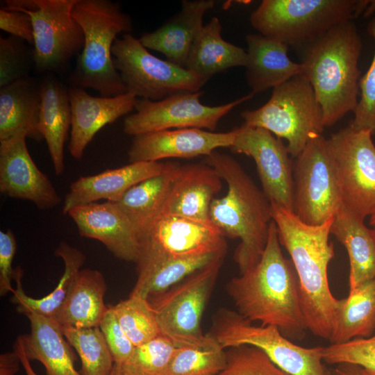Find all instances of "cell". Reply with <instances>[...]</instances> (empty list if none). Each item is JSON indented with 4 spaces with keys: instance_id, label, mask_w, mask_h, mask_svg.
<instances>
[{
    "instance_id": "obj_1",
    "label": "cell",
    "mask_w": 375,
    "mask_h": 375,
    "mask_svg": "<svg viewBox=\"0 0 375 375\" xmlns=\"http://www.w3.org/2000/svg\"><path fill=\"white\" fill-rule=\"evenodd\" d=\"M238 312L262 326L276 327L290 340H302L308 330L300 302L299 281L292 261L282 253L272 221L258 262L226 285Z\"/></svg>"
},
{
    "instance_id": "obj_2",
    "label": "cell",
    "mask_w": 375,
    "mask_h": 375,
    "mask_svg": "<svg viewBox=\"0 0 375 375\" xmlns=\"http://www.w3.org/2000/svg\"><path fill=\"white\" fill-rule=\"evenodd\" d=\"M270 203L280 244L290 254L299 278L308 330L329 341L338 302L328 278V266L335 255L333 244L329 242L333 217L320 225H310L292 211Z\"/></svg>"
},
{
    "instance_id": "obj_3",
    "label": "cell",
    "mask_w": 375,
    "mask_h": 375,
    "mask_svg": "<svg viewBox=\"0 0 375 375\" xmlns=\"http://www.w3.org/2000/svg\"><path fill=\"white\" fill-rule=\"evenodd\" d=\"M206 161L228 186L224 197L212 201L210 219L225 237L240 239L233 259L242 274L255 266L264 252L273 220L271 203L233 157L215 151Z\"/></svg>"
},
{
    "instance_id": "obj_4",
    "label": "cell",
    "mask_w": 375,
    "mask_h": 375,
    "mask_svg": "<svg viewBox=\"0 0 375 375\" xmlns=\"http://www.w3.org/2000/svg\"><path fill=\"white\" fill-rule=\"evenodd\" d=\"M362 47L353 20L333 27L305 44L302 74L312 87L324 127L333 126L356 108Z\"/></svg>"
},
{
    "instance_id": "obj_5",
    "label": "cell",
    "mask_w": 375,
    "mask_h": 375,
    "mask_svg": "<svg viewBox=\"0 0 375 375\" xmlns=\"http://www.w3.org/2000/svg\"><path fill=\"white\" fill-rule=\"evenodd\" d=\"M72 16L84 33L83 49L69 76L72 87L93 89L104 97L126 93L113 62L112 48L119 34L132 31L131 17L110 0H78Z\"/></svg>"
},
{
    "instance_id": "obj_6",
    "label": "cell",
    "mask_w": 375,
    "mask_h": 375,
    "mask_svg": "<svg viewBox=\"0 0 375 375\" xmlns=\"http://www.w3.org/2000/svg\"><path fill=\"white\" fill-rule=\"evenodd\" d=\"M372 1L263 0L251 13L260 34L288 46L305 45L333 27L367 14Z\"/></svg>"
},
{
    "instance_id": "obj_7",
    "label": "cell",
    "mask_w": 375,
    "mask_h": 375,
    "mask_svg": "<svg viewBox=\"0 0 375 375\" xmlns=\"http://www.w3.org/2000/svg\"><path fill=\"white\" fill-rule=\"evenodd\" d=\"M241 116L244 125L262 128L285 139L288 151L294 158L311 140L321 135L324 128L322 108L302 74L274 88L263 106L244 110Z\"/></svg>"
},
{
    "instance_id": "obj_8",
    "label": "cell",
    "mask_w": 375,
    "mask_h": 375,
    "mask_svg": "<svg viewBox=\"0 0 375 375\" xmlns=\"http://www.w3.org/2000/svg\"><path fill=\"white\" fill-rule=\"evenodd\" d=\"M78 0H6L4 8L28 14L34 36L35 69L51 74L65 69L84 45L82 27L72 16Z\"/></svg>"
},
{
    "instance_id": "obj_9",
    "label": "cell",
    "mask_w": 375,
    "mask_h": 375,
    "mask_svg": "<svg viewBox=\"0 0 375 375\" xmlns=\"http://www.w3.org/2000/svg\"><path fill=\"white\" fill-rule=\"evenodd\" d=\"M112 56L127 92L137 98L159 101L200 91L206 83L187 69L153 56L131 33L115 40Z\"/></svg>"
},
{
    "instance_id": "obj_10",
    "label": "cell",
    "mask_w": 375,
    "mask_h": 375,
    "mask_svg": "<svg viewBox=\"0 0 375 375\" xmlns=\"http://www.w3.org/2000/svg\"><path fill=\"white\" fill-rule=\"evenodd\" d=\"M224 349L249 345L262 350L281 370L290 375H325L323 347H303L282 335L274 326H257L238 312L220 310L211 332Z\"/></svg>"
},
{
    "instance_id": "obj_11",
    "label": "cell",
    "mask_w": 375,
    "mask_h": 375,
    "mask_svg": "<svg viewBox=\"0 0 375 375\" xmlns=\"http://www.w3.org/2000/svg\"><path fill=\"white\" fill-rule=\"evenodd\" d=\"M224 257L192 273L168 290L148 298L161 335L177 347L201 343V320Z\"/></svg>"
},
{
    "instance_id": "obj_12",
    "label": "cell",
    "mask_w": 375,
    "mask_h": 375,
    "mask_svg": "<svg viewBox=\"0 0 375 375\" xmlns=\"http://www.w3.org/2000/svg\"><path fill=\"white\" fill-rule=\"evenodd\" d=\"M295 158L293 212L308 224L320 225L342 205L328 139L311 140Z\"/></svg>"
},
{
    "instance_id": "obj_13",
    "label": "cell",
    "mask_w": 375,
    "mask_h": 375,
    "mask_svg": "<svg viewBox=\"0 0 375 375\" xmlns=\"http://www.w3.org/2000/svg\"><path fill=\"white\" fill-rule=\"evenodd\" d=\"M350 125L328 138L342 205L361 218L375 213V145Z\"/></svg>"
},
{
    "instance_id": "obj_14",
    "label": "cell",
    "mask_w": 375,
    "mask_h": 375,
    "mask_svg": "<svg viewBox=\"0 0 375 375\" xmlns=\"http://www.w3.org/2000/svg\"><path fill=\"white\" fill-rule=\"evenodd\" d=\"M135 264L165 259H182L226 253V242L210 221L201 222L159 214L139 237Z\"/></svg>"
},
{
    "instance_id": "obj_15",
    "label": "cell",
    "mask_w": 375,
    "mask_h": 375,
    "mask_svg": "<svg viewBox=\"0 0 375 375\" xmlns=\"http://www.w3.org/2000/svg\"><path fill=\"white\" fill-rule=\"evenodd\" d=\"M202 94L200 90L174 94L159 101L138 98L135 112L124 118L123 131L133 136L173 128L214 131L224 116L255 95L251 92L225 104L208 106L201 102Z\"/></svg>"
},
{
    "instance_id": "obj_16",
    "label": "cell",
    "mask_w": 375,
    "mask_h": 375,
    "mask_svg": "<svg viewBox=\"0 0 375 375\" xmlns=\"http://www.w3.org/2000/svg\"><path fill=\"white\" fill-rule=\"evenodd\" d=\"M251 157L256 165L262 190L270 202L293 212L294 164L280 138L260 127L242 124L230 147Z\"/></svg>"
},
{
    "instance_id": "obj_17",
    "label": "cell",
    "mask_w": 375,
    "mask_h": 375,
    "mask_svg": "<svg viewBox=\"0 0 375 375\" xmlns=\"http://www.w3.org/2000/svg\"><path fill=\"white\" fill-rule=\"evenodd\" d=\"M26 138L22 135L0 141V192L30 201L40 210L53 208L62 199L33 160Z\"/></svg>"
},
{
    "instance_id": "obj_18",
    "label": "cell",
    "mask_w": 375,
    "mask_h": 375,
    "mask_svg": "<svg viewBox=\"0 0 375 375\" xmlns=\"http://www.w3.org/2000/svg\"><path fill=\"white\" fill-rule=\"evenodd\" d=\"M237 128L216 133L200 128H178L133 136L128 151L129 162H156L165 158L208 156L221 147L230 148Z\"/></svg>"
},
{
    "instance_id": "obj_19",
    "label": "cell",
    "mask_w": 375,
    "mask_h": 375,
    "mask_svg": "<svg viewBox=\"0 0 375 375\" xmlns=\"http://www.w3.org/2000/svg\"><path fill=\"white\" fill-rule=\"evenodd\" d=\"M81 237L101 242L117 258L136 262L140 253L138 235L116 203H91L72 208L67 214Z\"/></svg>"
},
{
    "instance_id": "obj_20",
    "label": "cell",
    "mask_w": 375,
    "mask_h": 375,
    "mask_svg": "<svg viewBox=\"0 0 375 375\" xmlns=\"http://www.w3.org/2000/svg\"><path fill=\"white\" fill-rule=\"evenodd\" d=\"M68 94L72 123L68 150L81 160L85 149L103 127L135 109L138 98L130 92L112 97H93L83 89L70 87Z\"/></svg>"
},
{
    "instance_id": "obj_21",
    "label": "cell",
    "mask_w": 375,
    "mask_h": 375,
    "mask_svg": "<svg viewBox=\"0 0 375 375\" xmlns=\"http://www.w3.org/2000/svg\"><path fill=\"white\" fill-rule=\"evenodd\" d=\"M172 162H135L106 169L99 174L80 176L71 183L64 199L62 213L73 208L101 199L117 203L135 184L167 171Z\"/></svg>"
},
{
    "instance_id": "obj_22",
    "label": "cell",
    "mask_w": 375,
    "mask_h": 375,
    "mask_svg": "<svg viewBox=\"0 0 375 375\" xmlns=\"http://www.w3.org/2000/svg\"><path fill=\"white\" fill-rule=\"evenodd\" d=\"M222 181L208 164L181 165L160 214L210 222V204Z\"/></svg>"
},
{
    "instance_id": "obj_23",
    "label": "cell",
    "mask_w": 375,
    "mask_h": 375,
    "mask_svg": "<svg viewBox=\"0 0 375 375\" xmlns=\"http://www.w3.org/2000/svg\"><path fill=\"white\" fill-rule=\"evenodd\" d=\"M215 4L213 0H183L181 10L159 28L139 38L149 49L163 54L167 60L185 67L192 46L202 29L203 19Z\"/></svg>"
},
{
    "instance_id": "obj_24",
    "label": "cell",
    "mask_w": 375,
    "mask_h": 375,
    "mask_svg": "<svg viewBox=\"0 0 375 375\" xmlns=\"http://www.w3.org/2000/svg\"><path fill=\"white\" fill-rule=\"evenodd\" d=\"M246 42V80L253 94L274 89L302 74L301 63L290 59L288 45L260 33L248 34Z\"/></svg>"
},
{
    "instance_id": "obj_25",
    "label": "cell",
    "mask_w": 375,
    "mask_h": 375,
    "mask_svg": "<svg viewBox=\"0 0 375 375\" xmlns=\"http://www.w3.org/2000/svg\"><path fill=\"white\" fill-rule=\"evenodd\" d=\"M41 81L27 76L0 89V141L18 136L40 141Z\"/></svg>"
},
{
    "instance_id": "obj_26",
    "label": "cell",
    "mask_w": 375,
    "mask_h": 375,
    "mask_svg": "<svg viewBox=\"0 0 375 375\" xmlns=\"http://www.w3.org/2000/svg\"><path fill=\"white\" fill-rule=\"evenodd\" d=\"M25 315L31 331L19 337L27 358L41 362L47 375H81L75 369L72 346L64 338L61 326L52 317L34 312Z\"/></svg>"
},
{
    "instance_id": "obj_27",
    "label": "cell",
    "mask_w": 375,
    "mask_h": 375,
    "mask_svg": "<svg viewBox=\"0 0 375 375\" xmlns=\"http://www.w3.org/2000/svg\"><path fill=\"white\" fill-rule=\"evenodd\" d=\"M106 290L101 272L88 268L80 269L53 319L61 326H99L109 308L104 303Z\"/></svg>"
},
{
    "instance_id": "obj_28",
    "label": "cell",
    "mask_w": 375,
    "mask_h": 375,
    "mask_svg": "<svg viewBox=\"0 0 375 375\" xmlns=\"http://www.w3.org/2000/svg\"><path fill=\"white\" fill-rule=\"evenodd\" d=\"M331 235L345 247L349 260V290L375 278V230L343 205L335 216Z\"/></svg>"
},
{
    "instance_id": "obj_29",
    "label": "cell",
    "mask_w": 375,
    "mask_h": 375,
    "mask_svg": "<svg viewBox=\"0 0 375 375\" xmlns=\"http://www.w3.org/2000/svg\"><path fill=\"white\" fill-rule=\"evenodd\" d=\"M42 103L38 131L46 141L56 175L65 170L64 145L71 127V106L67 88L48 74L41 81Z\"/></svg>"
},
{
    "instance_id": "obj_30",
    "label": "cell",
    "mask_w": 375,
    "mask_h": 375,
    "mask_svg": "<svg viewBox=\"0 0 375 375\" xmlns=\"http://www.w3.org/2000/svg\"><path fill=\"white\" fill-rule=\"evenodd\" d=\"M222 31L220 20L212 17L203 25L187 59L185 68L206 83L217 73L247 65V51L224 40Z\"/></svg>"
},
{
    "instance_id": "obj_31",
    "label": "cell",
    "mask_w": 375,
    "mask_h": 375,
    "mask_svg": "<svg viewBox=\"0 0 375 375\" xmlns=\"http://www.w3.org/2000/svg\"><path fill=\"white\" fill-rule=\"evenodd\" d=\"M375 331V278L338 299L331 344L368 338Z\"/></svg>"
},
{
    "instance_id": "obj_32",
    "label": "cell",
    "mask_w": 375,
    "mask_h": 375,
    "mask_svg": "<svg viewBox=\"0 0 375 375\" xmlns=\"http://www.w3.org/2000/svg\"><path fill=\"white\" fill-rule=\"evenodd\" d=\"M180 165L173 162L165 172L135 184L116 203L133 225L138 240L160 213Z\"/></svg>"
},
{
    "instance_id": "obj_33",
    "label": "cell",
    "mask_w": 375,
    "mask_h": 375,
    "mask_svg": "<svg viewBox=\"0 0 375 375\" xmlns=\"http://www.w3.org/2000/svg\"><path fill=\"white\" fill-rule=\"evenodd\" d=\"M55 254L63 260L64 272L54 290L42 298L34 299L24 292L22 285L23 271L20 267L14 269L13 279L16 281L17 287L12 292L11 301L17 305L18 312L24 314L34 312L53 318L60 307L86 256L81 250L65 242L59 244Z\"/></svg>"
},
{
    "instance_id": "obj_34",
    "label": "cell",
    "mask_w": 375,
    "mask_h": 375,
    "mask_svg": "<svg viewBox=\"0 0 375 375\" xmlns=\"http://www.w3.org/2000/svg\"><path fill=\"white\" fill-rule=\"evenodd\" d=\"M226 253L182 259H165L136 264L138 278L130 294L144 298L161 293L195 271Z\"/></svg>"
},
{
    "instance_id": "obj_35",
    "label": "cell",
    "mask_w": 375,
    "mask_h": 375,
    "mask_svg": "<svg viewBox=\"0 0 375 375\" xmlns=\"http://www.w3.org/2000/svg\"><path fill=\"white\" fill-rule=\"evenodd\" d=\"M224 349L209 333L199 344L176 347L165 375H218L227 362Z\"/></svg>"
},
{
    "instance_id": "obj_36",
    "label": "cell",
    "mask_w": 375,
    "mask_h": 375,
    "mask_svg": "<svg viewBox=\"0 0 375 375\" xmlns=\"http://www.w3.org/2000/svg\"><path fill=\"white\" fill-rule=\"evenodd\" d=\"M61 328L65 338L81 358V375H110L115 362L99 326Z\"/></svg>"
},
{
    "instance_id": "obj_37",
    "label": "cell",
    "mask_w": 375,
    "mask_h": 375,
    "mask_svg": "<svg viewBox=\"0 0 375 375\" xmlns=\"http://www.w3.org/2000/svg\"><path fill=\"white\" fill-rule=\"evenodd\" d=\"M112 308L123 330L135 345L144 344L160 335L155 312L148 299L129 294Z\"/></svg>"
},
{
    "instance_id": "obj_38",
    "label": "cell",
    "mask_w": 375,
    "mask_h": 375,
    "mask_svg": "<svg viewBox=\"0 0 375 375\" xmlns=\"http://www.w3.org/2000/svg\"><path fill=\"white\" fill-rule=\"evenodd\" d=\"M176 347L160 334L135 347L129 359L122 365L129 375H165Z\"/></svg>"
},
{
    "instance_id": "obj_39",
    "label": "cell",
    "mask_w": 375,
    "mask_h": 375,
    "mask_svg": "<svg viewBox=\"0 0 375 375\" xmlns=\"http://www.w3.org/2000/svg\"><path fill=\"white\" fill-rule=\"evenodd\" d=\"M34 65L33 50L21 38L0 37V88L29 76Z\"/></svg>"
},
{
    "instance_id": "obj_40",
    "label": "cell",
    "mask_w": 375,
    "mask_h": 375,
    "mask_svg": "<svg viewBox=\"0 0 375 375\" xmlns=\"http://www.w3.org/2000/svg\"><path fill=\"white\" fill-rule=\"evenodd\" d=\"M323 361L329 365L351 364L375 375V335L354 338L340 344L324 347Z\"/></svg>"
},
{
    "instance_id": "obj_41",
    "label": "cell",
    "mask_w": 375,
    "mask_h": 375,
    "mask_svg": "<svg viewBox=\"0 0 375 375\" xmlns=\"http://www.w3.org/2000/svg\"><path fill=\"white\" fill-rule=\"evenodd\" d=\"M227 362L218 375H290L278 367L260 349L249 345L229 348Z\"/></svg>"
},
{
    "instance_id": "obj_42",
    "label": "cell",
    "mask_w": 375,
    "mask_h": 375,
    "mask_svg": "<svg viewBox=\"0 0 375 375\" xmlns=\"http://www.w3.org/2000/svg\"><path fill=\"white\" fill-rule=\"evenodd\" d=\"M367 32L375 44V17L368 24ZM359 92L360 97L349 125L356 130H367L375 135V47L372 62L360 78Z\"/></svg>"
},
{
    "instance_id": "obj_43",
    "label": "cell",
    "mask_w": 375,
    "mask_h": 375,
    "mask_svg": "<svg viewBox=\"0 0 375 375\" xmlns=\"http://www.w3.org/2000/svg\"><path fill=\"white\" fill-rule=\"evenodd\" d=\"M99 326L109 347L115 363L124 364L132 355L135 347L121 326L112 306H109Z\"/></svg>"
},
{
    "instance_id": "obj_44",
    "label": "cell",
    "mask_w": 375,
    "mask_h": 375,
    "mask_svg": "<svg viewBox=\"0 0 375 375\" xmlns=\"http://www.w3.org/2000/svg\"><path fill=\"white\" fill-rule=\"evenodd\" d=\"M17 249V242L10 229L0 231V295L12 292L11 285L14 269L12 265Z\"/></svg>"
},
{
    "instance_id": "obj_45",
    "label": "cell",
    "mask_w": 375,
    "mask_h": 375,
    "mask_svg": "<svg viewBox=\"0 0 375 375\" xmlns=\"http://www.w3.org/2000/svg\"><path fill=\"white\" fill-rule=\"evenodd\" d=\"M0 28L11 35L22 39L30 44L34 43L33 27L31 17L23 12L0 9Z\"/></svg>"
},
{
    "instance_id": "obj_46",
    "label": "cell",
    "mask_w": 375,
    "mask_h": 375,
    "mask_svg": "<svg viewBox=\"0 0 375 375\" xmlns=\"http://www.w3.org/2000/svg\"><path fill=\"white\" fill-rule=\"evenodd\" d=\"M20 360L15 351L1 354L0 375H15L19 369Z\"/></svg>"
},
{
    "instance_id": "obj_47",
    "label": "cell",
    "mask_w": 375,
    "mask_h": 375,
    "mask_svg": "<svg viewBox=\"0 0 375 375\" xmlns=\"http://www.w3.org/2000/svg\"><path fill=\"white\" fill-rule=\"evenodd\" d=\"M13 351L17 354L21 365L26 375H38L31 365V360L27 358L20 337H18L13 345Z\"/></svg>"
},
{
    "instance_id": "obj_48",
    "label": "cell",
    "mask_w": 375,
    "mask_h": 375,
    "mask_svg": "<svg viewBox=\"0 0 375 375\" xmlns=\"http://www.w3.org/2000/svg\"><path fill=\"white\" fill-rule=\"evenodd\" d=\"M333 373L334 375H370L361 367L351 364L338 365Z\"/></svg>"
},
{
    "instance_id": "obj_49",
    "label": "cell",
    "mask_w": 375,
    "mask_h": 375,
    "mask_svg": "<svg viewBox=\"0 0 375 375\" xmlns=\"http://www.w3.org/2000/svg\"><path fill=\"white\" fill-rule=\"evenodd\" d=\"M110 375H129L124 369L122 365L115 363Z\"/></svg>"
},
{
    "instance_id": "obj_50",
    "label": "cell",
    "mask_w": 375,
    "mask_h": 375,
    "mask_svg": "<svg viewBox=\"0 0 375 375\" xmlns=\"http://www.w3.org/2000/svg\"><path fill=\"white\" fill-rule=\"evenodd\" d=\"M369 224L375 230V213L370 216Z\"/></svg>"
},
{
    "instance_id": "obj_51",
    "label": "cell",
    "mask_w": 375,
    "mask_h": 375,
    "mask_svg": "<svg viewBox=\"0 0 375 375\" xmlns=\"http://www.w3.org/2000/svg\"><path fill=\"white\" fill-rule=\"evenodd\" d=\"M325 375H334L333 372L329 371L328 369H326Z\"/></svg>"
}]
</instances>
